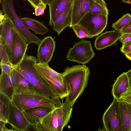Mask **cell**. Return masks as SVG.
I'll return each mask as SVG.
<instances>
[{"instance_id":"cell-26","label":"cell","mask_w":131,"mask_h":131,"mask_svg":"<svg viewBox=\"0 0 131 131\" xmlns=\"http://www.w3.org/2000/svg\"><path fill=\"white\" fill-rule=\"evenodd\" d=\"M131 15L127 13L123 15L117 21L112 24V27L115 30L120 31L130 20Z\"/></svg>"},{"instance_id":"cell-25","label":"cell","mask_w":131,"mask_h":131,"mask_svg":"<svg viewBox=\"0 0 131 131\" xmlns=\"http://www.w3.org/2000/svg\"><path fill=\"white\" fill-rule=\"evenodd\" d=\"M34 66L39 68L60 81L64 82L61 73H59L51 68L48 64L35 63Z\"/></svg>"},{"instance_id":"cell-9","label":"cell","mask_w":131,"mask_h":131,"mask_svg":"<svg viewBox=\"0 0 131 131\" xmlns=\"http://www.w3.org/2000/svg\"><path fill=\"white\" fill-rule=\"evenodd\" d=\"M14 27L8 17L0 24V44L4 47L11 63L12 44Z\"/></svg>"},{"instance_id":"cell-42","label":"cell","mask_w":131,"mask_h":131,"mask_svg":"<svg viewBox=\"0 0 131 131\" xmlns=\"http://www.w3.org/2000/svg\"><path fill=\"white\" fill-rule=\"evenodd\" d=\"M50 0H42V1L47 5H48L49 2Z\"/></svg>"},{"instance_id":"cell-27","label":"cell","mask_w":131,"mask_h":131,"mask_svg":"<svg viewBox=\"0 0 131 131\" xmlns=\"http://www.w3.org/2000/svg\"><path fill=\"white\" fill-rule=\"evenodd\" d=\"M77 38L80 39L90 38V36L86 29L78 25H73L71 27Z\"/></svg>"},{"instance_id":"cell-17","label":"cell","mask_w":131,"mask_h":131,"mask_svg":"<svg viewBox=\"0 0 131 131\" xmlns=\"http://www.w3.org/2000/svg\"><path fill=\"white\" fill-rule=\"evenodd\" d=\"M73 0L69 2L53 24V29L57 32L58 35L66 28L71 27Z\"/></svg>"},{"instance_id":"cell-22","label":"cell","mask_w":131,"mask_h":131,"mask_svg":"<svg viewBox=\"0 0 131 131\" xmlns=\"http://www.w3.org/2000/svg\"><path fill=\"white\" fill-rule=\"evenodd\" d=\"M56 108L53 109L44 116L38 123L43 131H58Z\"/></svg>"},{"instance_id":"cell-28","label":"cell","mask_w":131,"mask_h":131,"mask_svg":"<svg viewBox=\"0 0 131 131\" xmlns=\"http://www.w3.org/2000/svg\"><path fill=\"white\" fill-rule=\"evenodd\" d=\"M89 12L96 13L105 15H108V10L105 7L95 1L89 10Z\"/></svg>"},{"instance_id":"cell-44","label":"cell","mask_w":131,"mask_h":131,"mask_svg":"<svg viewBox=\"0 0 131 131\" xmlns=\"http://www.w3.org/2000/svg\"><path fill=\"white\" fill-rule=\"evenodd\" d=\"M24 0V1H28V0Z\"/></svg>"},{"instance_id":"cell-23","label":"cell","mask_w":131,"mask_h":131,"mask_svg":"<svg viewBox=\"0 0 131 131\" xmlns=\"http://www.w3.org/2000/svg\"><path fill=\"white\" fill-rule=\"evenodd\" d=\"M20 19L28 29H30L34 31L36 34L43 35L47 33L49 30L43 22L26 17L22 18Z\"/></svg>"},{"instance_id":"cell-35","label":"cell","mask_w":131,"mask_h":131,"mask_svg":"<svg viewBox=\"0 0 131 131\" xmlns=\"http://www.w3.org/2000/svg\"><path fill=\"white\" fill-rule=\"evenodd\" d=\"M120 31L122 34L131 33V20Z\"/></svg>"},{"instance_id":"cell-11","label":"cell","mask_w":131,"mask_h":131,"mask_svg":"<svg viewBox=\"0 0 131 131\" xmlns=\"http://www.w3.org/2000/svg\"><path fill=\"white\" fill-rule=\"evenodd\" d=\"M7 123L9 124L14 131L28 130L30 124L25 117L23 112L15 105L11 101L9 115Z\"/></svg>"},{"instance_id":"cell-38","label":"cell","mask_w":131,"mask_h":131,"mask_svg":"<svg viewBox=\"0 0 131 131\" xmlns=\"http://www.w3.org/2000/svg\"><path fill=\"white\" fill-rule=\"evenodd\" d=\"M126 73L128 79L130 86L131 87V69Z\"/></svg>"},{"instance_id":"cell-2","label":"cell","mask_w":131,"mask_h":131,"mask_svg":"<svg viewBox=\"0 0 131 131\" xmlns=\"http://www.w3.org/2000/svg\"><path fill=\"white\" fill-rule=\"evenodd\" d=\"M38 63L36 57L26 54L17 66L13 68L23 75L42 94L61 102L47 84L37 73L34 64Z\"/></svg>"},{"instance_id":"cell-21","label":"cell","mask_w":131,"mask_h":131,"mask_svg":"<svg viewBox=\"0 0 131 131\" xmlns=\"http://www.w3.org/2000/svg\"><path fill=\"white\" fill-rule=\"evenodd\" d=\"M130 87L126 72H123L117 78L112 86V93L114 97L119 100L123 93Z\"/></svg>"},{"instance_id":"cell-1","label":"cell","mask_w":131,"mask_h":131,"mask_svg":"<svg viewBox=\"0 0 131 131\" xmlns=\"http://www.w3.org/2000/svg\"><path fill=\"white\" fill-rule=\"evenodd\" d=\"M90 73L89 68L85 64L66 67L61 73L63 79L71 87L70 93L65 97L71 107L87 87Z\"/></svg>"},{"instance_id":"cell-37","label":"cell","mask_w":131,"mask_h":131,"mask_svg":"<svg viewBox=\"0 0 131 131\" xmlns=\"http://www.w3.org/2000/svg\"><path fill=\"white\" fill-rule=\"evenodd\" d=\"M42 0H28L31 6L34 8Z\"/></svg>"},{"instance_id":"cell-32","label":"cell","mask_w":131,"mask_h":131,"mask_svg":"<svg viewBox=\"0 0 131 131\" xmlns=\"http://www.w3.org/2000/svg\"><path fill=\"white\" fill-rule=\"evenodd\" d=\"M120 50L121 52L124 54L131 53V41L122 43Z\"/></svg>"},{"instance_id":"cell-14","label":"cell","mask_w":131,"mask_h":131,"mask_svg":"<svg viewBox=\"0 0 131 131\" xmlns=\"http://www.w3.org/2000/svg\"><path fill=\"white\" fill-rule=\"evenodd\" d=\"M14 69L15 83V94H36L46 96L42 94L23 75L15 69Z\"/></svg>"},{"instance_id":"cell-13","label":"cell","mask_w":131,"mask_h":131,"mask_svg":"<svg viewBox=\"0 0 131 131\" xmlns=\"http://www.w3.org/2000/svg\"><path fill=\"white\" fill-rule=\"evenodd\" d=\"M53 109L48 107L38 106L24 110L23 112L30 126L35 129L36 125L41 120Z\"/></svg>"},{"instance_id":"cell-30","label":"cell","mask_w":131,"mask_h":131,"mask_svg":"<svg viewBox=\"0 0 131 131\" xmlns=\"http://www.w3.org/2000/svg\"><path fill=\"white\" fill-rule=\"evenodd\" d=\"M47 5L41 0L35 8V15L38 16L44 14Z\"/></svg>"},{"instance_id":"cell-36","label":"cell","mask_w":131,"mask_h":131,"mask_svg":"<svg viewBox=\"0 0 131 131\" xmlns=\"http://www.w3.org/2000/svg\"><path fill=\"white\" fill-rule=\"evenodd\" d=\"M6 124L5 122L0 121V131H12L11 130L9 129L6 127L5 125Z\"/></svg>"},{"instance_id":"cell-40","label":"cell","mask_w":131,"mask_h":131,"mask_svg":"<svg viewBox=\"0 0 131 131\" xmlns=\"http://www.w3.org/2000/svg\"><path fill=\"white\" fill-rule=\"evenodd\" d=\"M124 54L128 59L131 60V53Z\"/></svg>"},{"instance_id":"cell-31","label":"cell","mask_w":131,"mask_h":131,"mask_svg":"<svg viewBox=\"0 0 131 131\" xmlns=\"http://www.w3.org/2000/svg\"><path fill=\"white\" fill-rule=\"evenodd\" d=\"M0 64L1 71L4 72L9 76L10 75L14 69L13 67L1 62H0Z\"/></svg>"},{"instance_id":"cell-4","label":"cell","mask_w":131,"mask_h":131,"mask_svg":"<svg viewBox=\"0 0 131 131\" xmlns=\"http://www.w3.org/2000/svg\"><path fill=\"white\" fill-rule=\"evenodd\" d=\"M108 15L93 12H88L77 24L84 28L90 38L98 36L106 28Z\"/></svg>"},{"instance_id":"cell-8","label":"cell","mask_w":131,"mask_h":131,"mask_svg":"<svg viewBox=\"0 0 131 131\" xmlns=\"http://www.w3.org/2000/svg\"><path fill=\"white\" fill-rule=\"evenodd\" d=\"M28 45L15 27L12 44L11 61L13 67L17 65L23 59L26 54Z\"/></svg>"},{"instance_id":"cell-12","label":"cell","mask_w":131,"mask_h":131,"mask_svg":"<svg viewBox=\"0 0 131 131\" xmlns=\"http://www.w3.org/2000/svg\"><path fill=\"white\" fill-rule=\"evenodd\" d=\"M96 1L95 0H73L71 26L77 24L87 13Z\"/></svg>"},{"instance_id":"cell-16","label":"cell","mask_w":131,"mask_h":131,"mask_svg":"<svg viewBox=\"0 0 131 131\" xmlns=\"http://www.w3.org/2000/svg\"><path fill=\"white\" fill-rule=\"evenodd\" d=\"M14 68L10 75L1 71L0 76V93L11 100L15 93V78Z\"/></svg>"},{"instance_id":"cell-43","label":"cell","mask_w":131,"mask_h":131,"mask_svg":"<svg viewBox=\"0 0 131 131\" xmlns=\"http://www.w3.org/2000/svg\"><path fill=\"white\" fill-rule=\"evenodd\" d=\"M3 0H0V3H1Z\"/></svg>"},{"instance_id":"cell-10","label":"cell","mask_w":131,"mask_h":131,"mask_svg":"<svg viewBox=\"0 0 131 131\" xmlns=\"http://www.w3.org/2000/svg\"><path fill=\"white\" fill-rule=\"evenodd\" d=\"M54 37L50 36L45 37L42 39L38 46L37 51L38 63L48 64L53 56L55 47Z\"/></svg>"},{"instance_id":"cell-39","label":"cell","mask_w":131,"mask_h":131,"mask_svg":"<svg viewBox=\"0 0 131 131\" xmlns=\"http://www.w3.org/2000/svg\"><path fill=\"white\" fill-rule=\"evenodd\" d=\"M95 1L101 5L107 7V5L104 0H95Z\"/></svg>"},{"instance_id":"cell-34","label":"cell","mask_w":131,"mask_h":131,"mask_svg":"<svg viewBox=\"0 0 131 131\" xmlns=\"http://www.w3.org/2000/svg\"><path fill=\"white\" fill-rule=\"evenodd\" d=\"M120 41L122 43L131 41V33L122 34L119 38Z\"/></svg>"},{"instance_id":"cell-15","label":"cell","mask_w":131,"mask_h":131,"mask_svg":"<svg viewBox=\"0 0 131 131\" xmlns=\"http://www.w3.org/2000/svg\"><path fill=\"white\" fill-rule=\"evenodd\" d=\"M122 34L120 31L115 30L106 31L96 38L94 46L96 49L100 50L111 46L119 39Z\"/></svg>"},{"instance_id":"cell-24","label":"cell","mask_w":131,"mask_h":131,"mask_svg":"<svg viewBox=\"0 0 131 131\" xmlns=\"http://www.w3.org/2000/svg\"><path fill=\"white\" fill-rule=\"evenodd\" d=\"M11 100L0 93V121L7 123Z\"/></svg>"},{"instance_id":"cell-33","label":"cell","mask_w":131,"mask_h":131,"mask_svg":"<svg viewBox=\"0 0 131 131\" xmlns=\"http://www.w3.org/2000/svg\"><path fill=\"white\" fill-rule=\"evenodd\" d=\"M120 99L131 103V87H130L127 91L122 94Z\"/></svg>"},{"instance_id":"cell-5","label":"cell","mask_w":131,"mask_h":131,"mask_svg":"<svg viewBox=\"0 0 131 131\" xmlns=\"http://www.w3.org/2000/svg\"><path fill=\"white\" fill-rule=\"evenodd\" d=\"M95 54L90 42L82 39L75 42L73 47L69 48L66 58L70 61L85 64L93 58Z\"/></svg>"},{"instance_id":"cell-3","label":"cell","mask_w":131,"mask_h":131,"mask_svg":"<svg viewBox=\"0 0 131 131\" xmlns=\"http://www.w3.org/2000/svg\"><path fill=\"white\" fill-rule=\"evenodd\" d=\"M11 101L22 112L27 108L38 106H47L54 109L62 103L49 96L36 94H15Z\"/></svg>"},{"instance_id":"cell-41","label":"cell","mask_w":131,"mask_h":131,"mask_svg":"<svg viewBox=\"0 0 131 131\" xmlns=\"http://www.w3.org/2000/svg\"><path fill=\"white\" fill-rule=\"evenodd\" d=\"M124 3L131 4V0H122Z\"/></svg>"},{"instance_id":"cell-19","label":"cell","mask_w":131,"mask_h":131,"mask_svg":"<svg viewBox=\"0 0 131 131\" xmlns=\"http://www.w3.org/2000/svg\"><path fill=\"white\" fill-rule=\"evenodd\" d=\"M72 0H50L48 5L49 13V25L53 26L54 22Z\"/></svg>"},{"instance_id":"cell-7","label":"cell","mask_w":131,"mask_h":131,"mask_svg":"<svg viewBox=\"0 0 131 131\" xmlns=\"http://www.w3.org/2000/svg\"><path fill=\"white\" fill-rule=\"evenodd\" d=\"M34 66L38 74L49 86L54 93L62 101L70 93L71 87L64 80L62 82L57 79L39 68Z\"/></svg>"},{"instance_id":"cell-18","label":"cell","mask_w":131,"mask_h":131,"mask_svg":"<svg viewBox=\"0 0 131 131\" xmlns=\"http://www.w3.org/2000/svg\"><path fill=\"white\" fill-rule=\"evenodd\" d=\"M73 107L65 99L64 102L56 108L58 125V131H61L68 124L72 116Z\"/></svg>"},{"instance_id":"cell-6","label":"cell","mask_w":131,"mask_h":131,"mask_svg":"<svg viewBox=\"0 0 131 131\" xmlns=\"http://www.w3.org/2000/svg\"><path fill=\"white\" fill-rule=\"evenodd\" d=\"M103 129L107 131H122L118 100L114 98L102 118Z\"/></svg>"},{"instance_id":"cell-29","label":"cell","mask_w":131,"mask_h":131,"mask_svg":"<svg viewBox=\"0 0 131 131\" xmlns=\"http://www.w3.org/2000/svg\"><path fill=\"white\" fill-rule=\"evenodd\" d=\"M0 62L4 63L13 67L4 47L1 44H0Z\"/></svg>"},{"instance_id":"cell-20","label":"cell","mask_w":131,"mask_h":131,"mask_svg":"<svg viewBox=\"0 0 131 131\" xmlns=\"http://www.w3.org/2000/svg\"><path fill=\"white\" fill-rule=\"evenodd\" d=\"M118 101L122 131H131V103Z\"/></svg>"}]
</instances>
